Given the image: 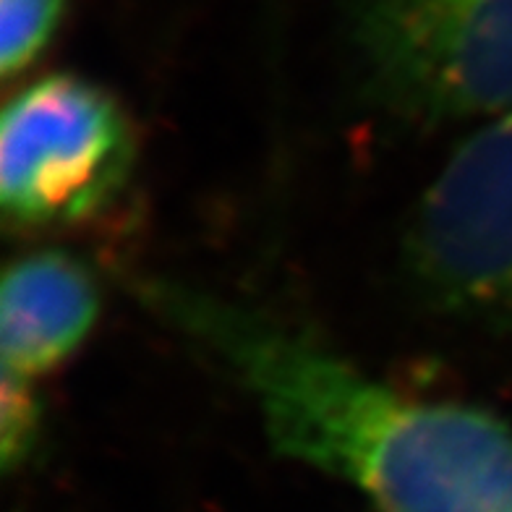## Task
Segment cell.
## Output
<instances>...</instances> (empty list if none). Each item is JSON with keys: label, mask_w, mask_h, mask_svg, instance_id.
I'll return each mask as SVG.
<instances>
[{"label": "cell", "mask_w": 512, "mask_h": 512, "mask_svg": "<svg viewBox=\"0 0 512 512\" xmlns=\"http://www.w3.org/2000/svg\"><path fill=\"white\" fill-rule=\"evenodd\" d=\"M366 89L421 123L512 113V0H348Z\"/></svg>", "instance_id": "obj_2"}, {"label": "cell", "mask_w": 512, "mask_h": 512, "mask_svg": "<svg viewBox=\"0 0 512 512\" xmlns=\"http://www.w3.org/2000/svg\"><path fill=\"white\" fill-rule=\"evenodd\" d=\"M121 105L92 81L48 76L0 118V207L16 225H66L108 207L134 168Z\"/></svg>", "instance_id": "obj_3"}, {"label": "cell", "mask_w": 512, "mask_h": 512, "mask_svg": "<svg viewBox=\"0 0 512 512\" xmlns=\"http://www.w3.org/2000/svg\"><path fill=\"white\" fill-rule=\"evenodd\" d=\"M68 0H0V68L21 74L37 61L61 27Z\"/></svg>", "instance_id": "obj_6"}, {"label": "cell", "mask_w": 512, "mask_h": 512, "mask_svg": "<svg viewBox=\"0 0 512 512\" xmlns=\"http://www.w3.org/2000/svg\"><path fill=\"white\" fill-rule=\"evenodd\" d=\"M136 293L233 374L280 455L353 484L379 512H512V426L371 379L301 332L220 296Z\"/></svg>", "instance_id": "obj_1"}, {"label": "cell", "mask_w": 512, "mask_h": 512, "mask_svg": "<svg viewBox=\"0 0 512 512\" xmlns=\"http://www.w3.org/2000/svg\"><path fill=\"white\" fill-rule=\"evenodd\" d=\"M405 254L434 304L512 330V113L452 152L418 204Z\"/></svg>", "instance_id": "obj_4"}, {"label": "cell", "mask_w": 512, "mask_h": 512, "mask_svg": "<svg viewBox=\"0 0 512 512\" xmlns=\"http://www.w3.org/2000/svg\"><path fill=\"white\" fill-rule=\"evenodd\" d=\"M42 434V403L32 379L3 371L0 384V463L6 471L32 458Z\"/></svg>", "instance_id": "obj_7"}, {"label": "cell", "mask_w": 512, "mask_h": 512, "mask_svg": "<svg viewBox=\"0 0 512 512\" xmlns=\"http://www.w3.org/2000/svg\"><path fill=\"white\" fill-rule=\"evenodd\" d=\"M100 296L84 264L61 251L21 256L0 288L3 371L37 379L63 364L95 327Z\"/></svg>", "instance_id": "obj_5"}]
</instances>
